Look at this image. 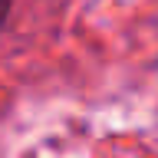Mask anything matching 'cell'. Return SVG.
Listing matches in <instances>:
<instances>
[{"instance_id": "cell-1", "label": "cell", "mask_w": 158, "mask_h": 158, "mask_svg": "<svg viewBox=\"0 0 158 158\" xmlns=\"http://www.w3.org/2000/svg\"><path fill=\"white\" fill-rule=\"evenodd\" d=\"M7 13H10V0H0V23L7 20Z\"/></svg>"}]
</instances>
